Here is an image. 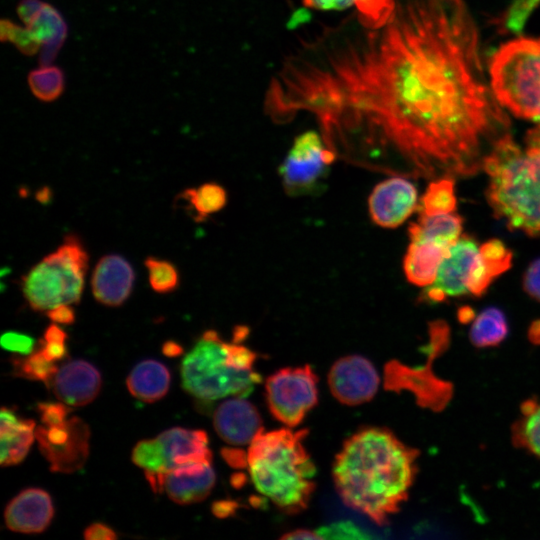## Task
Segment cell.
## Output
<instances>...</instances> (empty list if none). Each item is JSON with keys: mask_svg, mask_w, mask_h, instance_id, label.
Segmentation results:
<instances>
[{"mask_svg": "<svg viewBox=\"0 0 540 540\" xmlns=\"http://www.w3.org/2000/svg\"><path fill=\"white\" fill-rule=\"evenodd\" d=\"M287 122L310 113L336 151L400 155L416 174L466 176L510 135L463 0H394L379 27L353 13L304 40L266 89Z\"/></svg>", "mask_w": 540, "mask_h": 540, "instance_id": "6da1fadb", "label": "cell"}, {"mask_svg": "<svg viewBox=\"0 0 540 540\" xmlns=\"http://www.w3.org/2000/svg\"><path fill=\"white\" fill-rule=\"evenodd\" d=\"M418 454L389 429H360L335 457L332 475L337 492L348 507L386 525L408 498Z\"/></svg>", "mask_w": 540, "mask_h": 540, "instance_id": "7a4b0ae2", "label": "cell"}, {"mask_svg": "<svg viewBox=\"0 0 540 540\" xmlns=\"http://www.w3.org/2000/svg\"><path fill=\"white\" fill-rule=\"evenodd\" d=\"M308 430L260 432L247 449V468L255 489L279 510L307 508L315 489L316 467L304 440Z\"/></svg>", "mask_w": 540, "mask_h": 540, "instance_id": "3957f363", "label": "cell"}, {"mask_svg": "<svg viewBox=\"0 0 540 540\" xmlns=\"http://www.w3.org/2000/svg\"><path fill=\"white\" fill-rule=\"evenodd\" d=\"M488 200L511 229L540 235V152L522 149L511 137L501 139L486 156Z\"/></svg>", "mask_w": 540, "mask_h": 540, "instance_id": "277c9868", "label": "cell"}, {"mask_svg": "<svg viewBox=\"0 0 540 540\" xmlns=\"http://www.w3.org/2000/svg\"><path fill=\"white\" fill-rule=\"evenodd\" d=\"M232 342L214 330L203 333L181 365L184 389L206 401L248 395L261 380L255 370L258 355L241 344L245 331L239 328Z\"/></svg>", "mask_w": 540, "mask_h": 540, "instance_id": "5b68a950", "label": "cell"}, {"mask_svg": "<svg viewBox=\"0 0 540 540\" xmlns=\"http://www.w3.org/2000/svg\"><path fill=\"white\" fill-rule=\"evenodd\" d=\"M489 75L503 108L540 124V38H518L502 45L490 60Z\"/></svg>", "mask_w": 540, "mask_h": 540, "instance_id": "8992f818", "label": "cell"}, {"mask_svg": "<svg viewBox=\"0 0 540 540\" xmlns=\"http://www.w3.org/2000/svg\"><path fill=\"white\" fill-rule=\"evenodd\" d=\"M87 268L86 250L76 236L69 235L23 276V295L36 311L76 304L83 293Z\"/></svg>", "mask_w": 540, "mask_h": 540, "instance_id": "52a82bcc", "label": "cell"}, {"mask_svg": "<svg viewBox=\"0 0 540 540\" xmlns=\"http://www.w3.org/2000/svg\"><path fill=\"white\" fill-rule=\"evenodd\" d=\"M318 378L309 365L286 367L265 382L271 415L289 428L297 427L318 402Z\"/></svg>", "mask_w": 540, "mask_h": 540, "instance_id": "ba28073f", "label": "cell"}, {"mask_svg": "<svg viewBox=\"0 0 540 540\" xmlns=\"http://www.w3.org/2000/svg\"><path fill=\"white\" fill-rule=\"evenodd\" d=\"M335 158L319 133L307 131L297 136L279 169L286 192L294 196L311 193Z\"/></svg>", "mask_w": 540, "mask_h": 540, "instance_id": "9c48e42d", "label": "cell"}, {"mask_svg": "<svg viewBox=\"0 0 540 540\" xmlns=\"http://www.w3.org/2000/svg\"><path fill=\"white\" fill-rule=\"evenodd\" d=\"M35 438L53 472L72 473L81 469L89 454L90 429L78 417L55 426H39Z\"/></svg>", "mask_w": 540, "mask_h": 540, "instance_id": "30bf717a", "label": "cell"}, {"mask_svg": "<svg viewBox=\"0 0 540 540\" xmlns=\"http://www.w3.org/2000/svg\"><path fill=\"white\" fill-rule=\"evenodd\" d=\"M379 375L363 356L349 355L338 359L328 373L332 395L342 404L356 406L370 401L379 386Z\"/></svg>", "mask_w": 540, "mask_h": 540, "instance_id": "8fae6325", "label": "cell"}, {"mask_svg": "<svg viewBox=\"0 0 540 540\" xmlns=\"http://www.w3.org/2000/svg\"><path fill=\"white\" fill-rule=\"evenodd\" d=\"M479 247L468 237H459L441 262L435 281L429 285L424 298L432 302L446 296H459L469 292V283L478 257Z\"/></svg>", "mask_w": 540, "mask_h": 540, "instance_id": "7c38bea8", "label": "cell"}, {"mask_svg": "<svg viewBox=\"0 0 540 540\" xmlns=\"http://www.w3.org/2000/svg\"><path fill=\"white\" fill-rule=\"evenodd\" d=\"M368 206L375 224L383 228H396L416 209V188L402 177L386 179L375 186Z\"/></svg>", "mask_w": 540, "mask_h": 540, "instance_id": "4fadbf2b", "label": "cell"}, {"mask_svg": "<svg viewBox=\"0 0 540 540\" xmlns=\"http://www.w3.org/2000/svg\"><path fill=\"white\" fill-rule=\"evenodd\" d=\"M213 425L219 437L233 446H249L264 430L257 408L241 396L227 399L217 407Z\"/></svg>", "mask_w": 540, "mask_h": 540, "instance_id": "5bb4252c", "label": "cell"}, {"mask_svg": "<svg viewBox=\"0 0 540 540\" xmlns=\"http://www.w3.org/2000/svg\"><path fill=\"white\" fill-rule=\"evenodd\" d=\"M135 273L130 263L117 254L105 255L96 264L91 277L94 298L101 304L117 307L130 296Z\"/></svg>", "mask_w": 540, "mask_h": 540, "instance_id": "9a60e30c", "label": "cell"}, {"mask_svg": "<svg viewBox=\"0 0 540 540\" xmlns=\"http://www.w3.org/2000/svg\"><path fill=\"white\" fill-rule=\"evenodd\" d=\"M101 385L102 378L96 367L84 360H73L58 368L50 387L60 401L78 407L92 402Z\"/></svg>", "mask_w": 540, "mask_h": 540, "instance_id": "2e32d148", "label": "cell"}, {"mask_svg": "<svg viewBox=\"0 0 540 540\" xmlns=\"http://www.w3.org/2000/svg\"><path fill=\"white\" fill-rule=\"evenodd\" d=\"M54 507L50 495L40 488H27L6 506L4 519L7 527L20 533H41L50 524Z\"/></svg>", "mask_w": 540, "mask_h": 540, "instance_id": "e0dca14e", "label": "cell"}, {"mask_svg": "<svg viewBox=\"0 0 540 540\" xmlns=\"http://www.w3.org/2000/svg\"><path fill=\"white\" fill-rule=\"evenodd\" d=\"M216 475L211 464L193 463L166 472L164 491L181 505L203 501L215 485Z\"/></svg>", "mask_w": 540, "mask_h": 540, "instance_id": "ac0fdd59", "label": "cell"}, {"mask_svg": "<svg viewBox=\"0 0 540 540\" xmlns=\"http://www.w3.org/2000/svg\"><path fill=\"white\" fill-rule=\"evenodd\" d=\"M157 438L162 444L168 471L188 464L212 462L208 436L203 430L174 427Z\"/></svg>", "mask_w": 540, "mask_h": 540, "instance_id": "d6986e66", "label": "cell"}, {"mask_svg": "<svg viewBox=\"0 0 540 540\" xmlns=\"http://www.w3.org/2000/svg\"><path fill=\"white\" fill-rule=\"evenodd\" d=\"M25 26L42 45L40 65L51 64L67 37L68 28L62 14L53 5L43 1Z\"/></svg>", "mask_w": 540, "mask_h": 540, "instance_id": "ffe728a7", "label": "cell"}, {"mask_svg": "<svg viewBox=\"0 0 540 540\" xmlns=\"http://www.w3.org/2000/svg\"><path fill=\"white\" fill-rule=\"evenodd\" d=\"M2 466L20 463L29 452L35 437V422L20 419L12 410L3 407L0 420Z\"/></svg>", "mask_w": 540, "mask_h": 540, "instance_id": "44dd1931", "label": "cell"}, {"mask_svg": "<svg viewBox=\"0 0 540 540\" xmlns=\"http://www.w3.org/2000/svg\"><path fill=\"white\" fill-rule=\"evenodd\" d=\"M404 258V272L409 282L418 286L431 285L449 247L429 240H410Z\"/></svg>", "mask_w": 540, "mask_h": 540, "instance_id": "7402d4cb", "label": "cell"}, {"mask_svg": "<svg viewBox=\"0 0 540 540\" xmlns=\"http://www.w3.org/2000/svg\"><path fill=\"white\" fill-rule=\"evenodd\" d=\"M170 372L165 365L156 360H145L137 364L126 384L129 392L135 398L153 403L163 398L170 386Z\"/></svg>", "mask_w": 540, "mask_h": 540, "instance_id": "603a6c76", "label": "cell"}, {"mask_svg": "<svg viewBox=\"0 0 540 540\" xmlns=\"http://www.w3.org/2000/svg\"><path fill=\"white\" fill-rule=\"evenodd\" d=\"M511 262L512 252L501 241L493 239L482 244L469 283V292L480 296L496 276L510 268Z\"/></svg>", "mask_w": 540, "mask_h": 540, "instance_id": "cb8c5ba5", "label": "cell"}, {"mask_svg": "<svg viewBox=\"0 0 540 540\" xmlns=\"http://www.w3.org/2000/svg\"><path fill=\"white\" fill-rule=\"evenodd\" d=\"M462 231V219L454 213L423 215L409 227L410 240H429L450 247Z\"/></svg>", "mask_w": 540, "mask_h": 540, "instance_id": "d4e9b609", "label": "cell"}, {"mask_svg": "<svg viewBox=\"0 0 540 540\" xmlns=\"http://www.w3.org/2000/svg\"><path fill=\"white\" fill-rule=\"evenodd\" d=\"M303 3L317 10H344L354 6L359 21L369 27L383 25L394 9V0H303Z\"/></svg>", "mask_w": 540, "mask_h": 540, "instance_id": "484cf974", "label": "cell"}, {"mask_svg": "<svg viewBox=\"0 0 540 540\" xmlns=\"http://www.w3.org/2000/svg\"><path fill=\"white\" fill-rule=\"evenodd\" d=\"M514 444L540 458V402L529 399L521 405V417L513 425Z\"/></svg>", "mask_w": 540, "mask_h": 540, "instance_id": "4316f807", "label": "cell"}, {"mask_svg": "<svg viewBox=\"0 0 540 540\" xmlns=\"http://www.w3.org/2000/svg\"><path fill=\"white\" fill-rule=\"evenodd\" d=\"M508 325L504 314L497 308L484 310L473 322L470 340L479 348L500 344L507 336Z\"/></svg>", "mask_w": 540, "mask_h": 540, "instance_id": "83f0119b", "label": "cell"}, {"mask_svg": "<svg viewBox=\"0 0 540 540\" xmlns=\"http://www.w3.org/2000/svg\"><path fill=\"white\" fill-rule=\"evenodd\" d=\"M27 83L35 98L42 102H53L64 92L65 76L58 66L40 65L28 73Z\"/></svg>", "mask_w": 540, "mask_h": 540, "instance_id": "f1b7e54d", "label": "cell"}, {"mask_svg": "<svg viewBox=\"0 0 540 540\" xmlns=\"http://www.w3.org/2000/svg\"><path fill=\"white\" fill-rule=\"evenodd\" d=\"M182 198L192 207L195 219L201 221L221 210L227 201L225 189L216 183H205L183 191Z\"/></svg>", "mask_w": 540, "mask_h": 540, "instance_id": "f546056e", "label": "cell"}, {"mask_svg": "<svg viewBox=\"0 0 540 540\" xmlns=\"http://www.w3.org/2000/svg\"><path fill=\"white\" fill-rule=\"evenodd\" d=\"M456 209L454 182L448 177L431 182L421 198L420 214L453 213Z\"/></svg>", "mask_w": 540, "mask_h": 540, "instance_id": "4dcf8cb0", "label": "cell"}, {"mask_svg": "<svg viewBox=\"0 0 540 540\" xmlns=\"http://www.w3.org/2000/svg\"><path fill=\"white\" fill-rule=\"evenodd\" d=\"M12 366L15 375L29 380L42 381L49 387L58 370L55 363L46 359L40 350L30 353L24 358H14Z\"/></svg>", "mask_w": 540, "mask_h": 540, "instance_id": "1f68e13d", "label": "cell"}, {"mask_svg": "<svg viewBox=\"0 0 540 540\" xmlns=\"http://www.w3.org/2000/svg\"><path fill=\"white\" fill-rule=\"evenodd\" d=\"M134 464L145 472H167L168 466L163 447L158 438L138 442L132 451Z\"/></svg>", "mask_w": 540, "mask_h": 540, "instance_id": "d6a6232c", "label": "cell"}, {"mask_svg": "<svg viewBox=\"0 0 540 540\" xmlns=\"http://www.w3.org/2000/svg\"><path fill=\"white\" fill-rule=\"evenodd\" d=\"M0 39L2 42H10L26 56L35 55L42 48L41 43L26 26L22 27L6 18L0 21Z\"/></svg>", "mask_w": 540, "mask_h": 540, "instance_id": "836d02e7", "label": "cell"}, {"mask_svg": "<svg viewBox=\"0 0 540 540\" xmlns=\"http://www.w3.org/2000/svg\"><path fill=\"white\" fill-rule=\"evenodd\" d=\"M148 270L149 283L157 293H169L177 289L179 285V273L176 267L169 261L148 257L145 260Z\"/></svg>", "mask_w": 540, "mask_h": 540, "instance_id": "e575fe53", "label": "cell"}, {"mask_svg": "<svg viewBox=\"0 0 540 540\" xmlns=\"http://www.w3.org/2000/svg\"><path fill=\"white\" fill-rule=\"evenodd\" d=\"M540 0H513L504 17V25L513 33H520Z\"/></svg>", "mask_w": 540, "mask_h": 540, "instance_id": "d590c367", "label": "cell"}, {"mask_svg": "<svg viewBox=\"0 0 540 540\" xmlns=\"http://www.w3.org/2000/svg\"><path fill=\"white\" fill-rule=\"evenodd\" d=\"M320 539H366L369 536L354 523L342 521L317 530Z\"/></svg>", "mask_w": 540, "mask_h": 540, "instance_id": "8d00e7d4", "label": "cell"}, {"mask_svg": "<svg viewBox=\"0 0 540 540\" xmlns=\"http://www.w3.org/2000/svg\"><path fill=\"white\" fill-rule=\"evenodd\" d=\"M0 343L5 350L21 355H29L34 349L35 341L29 335L7 331L1 336Z\"/></svg>", "mask_w": 540, "mask_h": 540, "instance_id": "74e56055", "label": "cell"}, {"mask_svg": "<svg viewBox=\"0 0 540 540\" xmlns=\"http://www.w3.org/2000/svg\"><path fill=\"white\" fill-rule=\"evenodd\" d=\"M40 417L45 426H55L66 421L70 409L62 403H40Z\"/></svg>", "mask_w": 540, "mask_h": 540, "instance_id": "f35d334b", "label": "cell"}, {"mask_svg": "<svg viewBox=\"0 0 540 540\" xmlns=\"http://www.w3.org/2000/svg\"><path fill=\"white\" fill-rule=\"evenodd\" d=\"M524 288L531 297L540 301V259L528 268L524 277Z\"/></svg>", "mask_w": 540, "mask_h": 540, "instance_id": "ab89813d", "label": "cell"}, {"mask_svg": "<svg viewBox=\"0 0 540 540\" xmlns=\"http://www.w3.org/2000/svg\"><path fill=\"white\" fill-rule=\"evenodd\" d=\"M47 316L53 323L69 325L75 321V311L68 304H61L47 311Z\"/></svg>", "mask_w": 540, "mask_h": 540, "instance_id": "60d3db41", "label": "cell"}, {"mask_svg": "<svg viewBox=\"0 0 540 540\" xmlns=\"http://www.w3.org/2000/svg\"><path fill=\"white\" fill-rule=\"evenodd\" d=\"M43 356L50 360L56 361L64 358L67 355L65 342L60 341H40V349Z\"/></svg>", "mask_w": 540, "mask_h": 540, "instance_id": "b9f144b4", "label": "cell"}, {"mask_svg": "<svg viewBox=\"0 0 540 540\" xmlns=\"http://www.w3.org/2000/svg\"><path fill=\"white\" fill-rule=\"evenodd\" d=\"M117 537L115 531L103 523H93L84 531L86 540H114Z\"/></svg>", "mask_w": 540, "mask_h": 540, "instance_id": "7bdbcfd3", "label": "cell"}, {"mask_svg": "<svg viewBox=\"0 0 540 540\" xmlns=\"http://www.w3.org/2000/svg\"><path fill=\"white\" fill-rule=\"evenodd\" d=\"M42 3V0H20L18 2L16 12L24 25L30 21Z\"/></svg>", "mask_w": 540, "mask_h": 540, "instance_id": "ee69618b", "label": "cell"}, {"mask_svg": "<svg viewBox=\"0 0 540 540\" xmlns=\"http://www.w3.org/2000/svg\"><path fill=\"white\" fill-rule=\"evenodd\" d=\"M221 454L224 460L234 468L247 467V454L238 448H223Z\"/></svg>", "mask_w": 540, "mask_h": 540, "instance_id": "f6af8a7d", "label": "cell"}, {"mask_svg": "<svg viewBox=\"0 0 540 540\" xmlns=\"http://www.w3.org/2000/svg\"><path fill=\"white\" fill-rule=\"evenodd\" d=\"M43 340L66 342L67 334L57 325V323H53L46 328L43 335Z\"/></svg>", "mask_w": 540, "mask_h": 540, "instance_id": "bcb514c9", "label": "cell"}, {"mask_svg": "<svg viewBox=\"0 0 540 540\" xmlns=\"http://www.w3.org/2000/svg\"><path fill=\"white\" fill-rule=\"evenodd\" d=\"M282 539H320L317 531L297 529L284 534Z\"/></svg>", "mask_w": 540, "mask_h": 540, "instance_id": "7dc6e473", "label": "cell"}, {"mask_svg": "<svg viewBox=\"0 0 540 540\" xmlns=\"http://www.w3.org/2000/svg\"><path fill=\"white\" fill-rule=\"evenodd\" d=\"M526 143L527 147L540 152V124L527 133Z\"/></svg>", "mask_w": 540, "mask_h": 540, "instance_id": "c3c4849f", "label": "cell"}, {"mask_svg": "<svg viewBox=\"0 0 540 540\" xmlns=\"http://www.w3.org/2000/svg\"><path fill=\"white\" fill-rule=\"evenodd\" d=\"M233 503L227 501L215 502L212 511L217 517H226L232 512Z\"/></svg>", "mask_w": 540, "mask_h": 540, "instance_id": "681fc988", "label": "cell"}, {"mask_svg": "<svg viewBox=\"0 0 540 540\" xmlns=\"http://www.w3.org/2000/svg\"><path fill=\"white\" fill-rule=\"evenodd\" d=\"M162 352L168 357H176L183 353V348L175 341H166L163 344Z\"/></svg>", "mask_w": 540, "mask_h": 540, "instance_id": "f907efd6", "label": "cell"}, {"mask_svg": "<svg viewBox=\"0 0 540 540\" xmlns=\"http://www.w3.org/2000/svg\"><path fill=\"white\" fill-rule=\"evenodd\" d=\"M472 318H473V311L469 309L468 307H463L459 311V319L461 320V322L466 323L470 321Z\"/></svg>", "mask_w": 540, "mask_h": 540, "instance_id": "816d5d0a", "label": "cell"}, {"mask_svg": "<svg viewBox=\"0 0 540 540\" xmlns=\"http://www.w3.org/2000/svg\"><path fill=\"white\" fill-rule=\"evenodd\" d=\"M49 189L47 188H44L40 191H38L37 193V199L40 201V202H46L49 198Z\"/></svg>", "mask_w": 540, "mask_h": 540, "instance_id": "f5cc1de1", "label": "cell"}]
</instances>
